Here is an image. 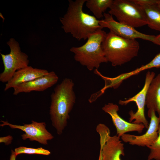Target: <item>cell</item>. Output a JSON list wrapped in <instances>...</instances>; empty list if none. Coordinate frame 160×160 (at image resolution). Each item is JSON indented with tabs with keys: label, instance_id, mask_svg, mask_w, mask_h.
Returning a JSON list of instances; mask_svg holds the SVG:
<instances>
[{
	"label": "cell",
	"instance_id": "cell-20",
	"mask_svg": "<svg viewBox=\"0 0 160 160\" xmlns=\"http://www.w3.org/2000/svg\"><path fill=\"white\" fill-rule=\"evenodd\" d=\"M148 148L150 149V153L147 160H160V125L158 137L155 142Z\"/></svg>",
	"mask_w": 160,
	"mask_h": 160
},
{
	"label": "cell",
	"instance_id": "cell-10",
	"mask_svg": "<svg viewBox=\"0 0 160 160\" xmlns=\"http://www.w3.org/2000/svg\"><path fill=\"white\" fill-rule=\"evenodd\" d=\"M103 17L104 19L99 20L100 25L103 28L109 29L115 35L125 39H140L153 42L155 36L144 34L130 26L116 21L108 13H104Z\"/></svg>",
	"mask_w": 160,
	"mask_h": 160
},
{
	"label": "cell",
	"instance_id": "cell-9",
	"mask_svg": "<svg viewBox=\"0 0 160 160\" xmlns=\"http://www.w3.org/2000/svg\"><path fill=\"white\" fill-rule=\"evenodd\" d=\"M0 126H9L11 128L20 129L25 133L21 135L23 140L27 139L31 141H36L44 145L48 144V141L52 139L54 136L46 129L45 122H39L33 120L30 124H23V125L12 124L7 121L1 120Z\"/></svg>",
	"mask_w": 160,
	"mask_h": 160
},
{
	"label": "cell",
	"instance_id": "cell-2",
	"mask_svg": "<svg viewBox=\"0 0 160 160\" xmlns=\"http://www.w3.org/2000/svg\"><path fill=\"white\" fill-rule=\"evenodd\" d=\"M74 83L71 79L65 78L55 88L51 95L49 114L52 126L61 135L67 125L76 100Z\"/></svg>",
	"mask_w": 160,
	"mask_h": 160
},
{
	"label": "cell",
	"instance_id": "cell-17",
	"mask_svg": "<svg viewBox=\"0 0 160 160\" xmlns=\"http://www.w3.org/2000/svg\"><path fill=\"white\" fill-rule=\"evenodd\" d=\"M140 6L145 13L148 26L160 31V8L156 4Z\"/></svg>",
	"mask_w": 160,
	"mask_h": 160
},
{
	"label": "cell",
	"instance_id": "cell-11",
	"mask_svg": "<svg viewBox=\"0 0 160 160\" xmlns=\"http://www.w3.org/2000/svg\"><path fill=\"white\" fill-rule=\"evenodd\" d=\"M150 118V121L148 128L144 134L140 135L125 134L121 138L126 143L132 145L149 148L153 145L158 136V131L160 125V117L156 114V112L151 111L148 113Z\"/></svg>",
	"mask_w": 160,
	"mask_h": 160
},
{
	"label": "cell",
	"instance_id": "cell-8",
	"mask_svg": "<svg viewBox=\"0 0 160 160\" xmlns=\"http://www.w3.org/2000/svg\"><path fill=\"white\" fill-rule=\"evenodd\" d=\"M155 77L154 72L148 71L145 76V83L142 89L132 97L124 100H120L119 102V104L121 105H125L130 102H135L137 110L135 112L132 110L129 111V121L137 124H142L145 128L147 129L149 124L145 114L146 97L148 88Z\"/></svg>",
	"mask_w": 160,
	"mask_h": 160
},
{
	"label": "cell",
	"instance_id": "cell-1",
	"mask_svg": "<svg viewBox=\"0 0 160 160\" xmlns=\"http://www.w3.org/2000/svg\"><path fill=\"white\" fill-rule=\"evenodd\" d=\"M87 0H69L67 12L60 20L62 28L79 41L86 40L91 34L103 28L99 20L84 12L83 8Z\"/></svg>",
	"mask_w": 160,
	"mask_h": 160
},
{
	"label": "cell",
	"instance_id": "cell-7",
	"mask_svg": "<svg viewBox=\"0 0 160 160\" xmlns=\"http://www.w3.org/2000/svg\"><path fill=\"white\" fill-rule=\"evenodd\" d=\"M96 131L100 136V151L98 160H121L125 155L124 145L117 135H110L109 129L105 125L100 124Z\"/></svg>",
	"mask_w": 160,
	"mask_h": 160
},
{
	"label": "cell",
	"instance_id": "cell-22",
	"mask_svg": "<svg viewBox=\"0 0 160 160\" xmlns=\"http://www.w3.org/2000/svg\"><path fill=\"white\" fill-rule=\"evenodd\" d=\"M13 138L10 135L0 137V143H4L5 145H8L11 144Z\"/></svg>",
	"mask_w": 160,
	"mask_h": 160
},
{
	"label": "cell",
	"instance_id": "cell-21",
	"mask_svg": "<svg viewBox=\"0 0 160 160\" xmlns=\"http://www.w3.org/2000/svg\"><path fill=\"white\" fill-rule=\"evenodd\" d=\"M134 3L140 6L156 4L157 0H132Z\"/></svg>",
	"mask_w": 160,
	"mask_h": 160
},
{
	"label": "cell",
	"instance_id": "cell-3",
	"mask_svg": "<svg viewBox=\"0 0 160 160\" xmlns=\"http://www.w3.org/2000/svg\"><path fill=\"white\" fill-rule=\"evenodd\" d=\"M102 47L107 62L113 66L130 61L137 56L140 49L136 39L124 38L110 31L106 33Z\"/></svg>",
	"mask_w": 160,
	"mask_h": 160
},
{
	"label": "cell",
	"instance_id": "cell-6",
	"mask_svg": "<svg viewBox=\"0 0 160 160\" xmlns=\"http://www.w3.org/2000/svg\"><path fill=\"white\" fill-rule=\"evenodd\" d=\"M10 49L9 53L4 54L0 52L4 66V70L0 74V81L7 83L17 71L28 65V56L22 52L18 42L11 38L7 42Z\"/></svg>",
	"mask_w": 160,
	"mask_h": 160
},
{
	"label": "cell",
	"instance_id": "cell-16",
	"mask_svg": "<svg viewBox=\"0 0 160 160\" xmlns=\"http://www.w3.org/2000/svg\"><path fill=\"white\" fill-rule=\"evenodd\" d=\"M145 105L148 109V113L153 110L160 117V73L154 77L149 86Z\"/></svg>",
	"mask_w": 160,
	"mask_h": 160
},
{
	"label": "cell",
	"instance_id": "cell-19",
	"mask_svg": "<svg viewBox=\"0 0 160 160\" xmlns=\"http://www.w3.org/2000/svg\"><path fill=\"white\" fill-rule=\"evenodd\" d=\"M14 151L17 156L21 154L49 155L51 153V152L49 151L44 149L42 147L33 148L24 146H20L15 148Z\"/></svg>",
	"mask_w": 160,
	"mask_h": 160
},
{
	"label": "cell",
	"instance_id": "cell-4",
	"mask_svg": "<svg viewBox=\"0 0 160 160\" xmlns=\"http://www.w3.org/2000/svg\"><path fill=\"white\" fill-rule=\"evenodd\" d=\"M102 29L90 35L82 45L70 49L74 54L75 60L90 71L97 69L101 63L108 62L102 47L107 33Z\"/></svg>",
	"mask_w": 160,
	"mask_h": 160
},
{
	"label": "cell",
	"instance_id": "cell-15",
	"mask_svg": "<svg viewBox=\"0 0 160 160\" xmlns=\"http://www.w3.org/2000/svg\"><path fill=\"white\" fill-rule=\"evenodd\" d=\"M49 72L45 69L28 66L16 71L11 79L7 82L4 89L6 91L22 84L43 77Z\"/></svg>",
	"mask_w": 160,
	"mask_h": 160
},
{
	"label": "cell",
	"instance_id": "cell-14",
	"mask_svg": "<svg viewBox=\"0 0 160 160\" xmlns=\"http://www.w3.org/2000/svg\"><path fill=\"white\" fill-rule=\"evenodd\" d=\"M159 67H160V53L157 54L148 63L130 72L122 73L114 77H107L100 74V76L105 82V86L102 89V90L104 92L106 89L109 88L116 89L124 80L129 77L138 74L146 69Z\"/></svg>",
	"mask_w": 160,
	"mask_h": 160
},
{
	"label": "cell",
	"instance_id": "cell-25",
	"mask_svg": "<svg viewBox=\"0 0 160 160\" xmlns=\"http://www.w3.org/2000/svg\"><path fill=\"white\" fill-rule=\"evenodd\" d=\"M156 5L160 8V0H157Z\"/></svg>",
	"mask_w": 160,
	"mask_h": 160
},
{
	"label": "cell",
	"instance_id": "cell-24",
	"mask_svg": "<svg viewBox=\"0 0 160 160\" xmlns=\"http://www.w3.org/2000/svg\"><path fill=\"white\" fill-rule=\"evenodd\" d=\"M17 156V155L15 154V151L12 150L9 160H16Z\"/></svg>",
	"mask_w": 160,
	"mask_h": 160
},
{
	"label": "cell",
	"instance_id": "cell-5",
	"mask_svg": "<svg viewBox=\"0 0 160 160\" xmlns=\"http://www.w3.org/2000/svg\"><path fill=\"white\" fill-rule=\"evenodd\" d=\"M109 9L108 13L121 23L134 28L147 25L143 9L132 0H114Z\"/></svg>",
	"mask_w": 160,
	"mask_h": 160
},
{
	"label": "cell",
	"instance_id": "cell-18",
	"mask_svg": "<svg viewBox=\"0 0 160 160\" xmlns=\"http://www.w3.org/2000/svg\"><path fill=\"white\" fill-rule=\"evenodd\" d=\"M113 0H87L86 7L92 12L97 19L103 17V14L108 8H110Z\"/></svg>",
	"mask_w": 160,
	"mask_h": 160
},
{
	"label": "cell",
	"instance_id": "cell-23",
	"mask_svg": "<svg viewBox=\"0 0 160 160\" xmlns=\"http://www.w3.org/2000/svg\"><path fill=\"white\" fill-rule=\"evenodd\" d=\"M153 43L160 46V34L156 36H155Z\"/></svg>",
	"mask_w": 160,
	"mask_h": 160
},
{
	"label": "cell",
	"instance_id": "cell-13",
	"mask_svg": "<svg viewBox=\"0 0 160 160\" xmlns=\"http://www.w3.org/2000/svg\"><path fill=\"white\" fill-rule=\"evenodd\" d=\"M58 77L53 71L47 75L32 81L20 84L14 89L13 95L21 93H29L32 91H43L56 84Z\"/></svg>",
	"mask_w": 160,
	"mask_h": 160
},
{
	"label": "cell",
	"instance_id": "cell-12",
	"mask_svg": "<svg viewBox=\"0 0 160 160\" xmlns=\"http://www.w3.org/2000/svg\"><path fill=\"white\" fill-rule=\"evenodd\" d=\"M102 109L110 116L116 127L117 135L120 137L128 132L135 131L141 133L145 128L142 124L128 122L121 118L118 113L119 108L117 104L109 103L105 105Z\"/></svg>",
	"mask_w": 160,
	"mask_h": 160
}]
</instances>
